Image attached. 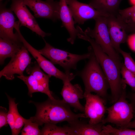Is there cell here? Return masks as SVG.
I'll use <instances>...</instances> for the list:
<instances>
[{
	"mask_svg": "<svg viewBox=\"0 0 135 135\" xmlns=\"http://www.w3.org/2000/svg\"><path fill=\"white\" fill-rule=\"evenodd\" d=\"M36 112L34 120L40 126L46 123L56 124L64 121L69 123L82 118H86L84 113L76 114L71 110L70 106L63 100L51 99L41 103L34 104Z\"/></svg>",
	"mask_w": 135,
	"mask_h": 135,
	"instance_id": "cell-1",
	"label": "cell"
},
{
	"mask_svg": "<svg viewBox=\"0 0 135 135\" xmlns=\"http://www.w3.org/2000/svg\"><path fill=\"white\" fill-rule=\"evenodd\" d=\"M82 39L90 44L94 53L108 80L111 91V102L114 103L126 88V84L121 77V68L103 51L94 39L86 34L83 36Z\"/></svg>",
	"mask_w": 135,
	"mask_h": 135,
	"instance_id": "cell-2",
	"label": "cell"
},
{
	"mask_svg": "<svg viewBox=\"0 0 135 135\" xmlns=\"http://www.w3.org/2000/svg\"><path fill=\"white\" fill-rule=\"evenodd\" d=\"M88 50L91 53L88 60L83 69L76 74L83 81L84 93L94 92L106 100L110 88L108 82L90 46Z\"/></svg>",
	"mask_w": 135,
	"mask_h": 135,
	"instance_id": "cell-3",
	"label": "cell"
},
{
	"mask_svg": "<svg viewBox=\"0 0 135 135\" xmlns=\"http://www.w3.org/2000/svg\"><path fill=\"white\" fill-rule=\"evenodd\" d=\"M126 90L111 106L106 108L108 115L102 122L110 123L119 128H126L135 115V106L126 100Z\"/></svg>",
	"mask_w": 135,
	"mask_h": 135,
	"instance_id": "cell-4",
	"label": "cell"
},
{
	"mask_svg": "<svg viewBox=\"0 0 135 135\" xmlns=\"http://www.w3.org/2000/svg\"><path fill=\"white\" fill-rule=\"evenodd\" d=\"M95 21L93 29L88 27L84 31L87 35L94 39L116 64L121 68L123 63L119 53L113 47L108 27L106 17H99Z\"/></svg>",
	"mask_w": 135,
	"mask_h": 135,
	"instance_id": "cell-5",
	"label": "cell"
},
{
	"mask_svg": "<svg viewBox=\"0 0 135 135\" xmlns=\"http://www.w3.org/2000/svg\"><path fill=\"white\" fill-rule=\"evenodd\" d=\"M44 40L45 46L42 49L38 50L39 52L48 58L54 64L61 66L66 72H70L71 69H76L79 62L88 59L90 55V52L88 50L87 53L82 55L73 54L55 48Z\"/></svg>",
	"mask_w": 135,
	"mask_h": 135,
	"instance_id": "cell-6",
	"label": "cell"
},
{
	"mask_svg": "<svg viewBox=\"0 0 135 135\" xmlns=\"http://www.w3.org/2000/svg\"><path fill=\"white\" fill-rule=\"evenodd\" d=\"M20 40L24 46L36 60L39 66L50 77L54 76L62 80V82L68 80H71L75 77V75L70 72H64L57 68L50 61L44 57L37 50L32 46L26 40L22 34L18 26L15 28Z\"/></svg>",
	"mask_w": 135,
	"mask_h": 135,
	"instance_id": "cell-7",
	"label": "cell"
},
{
	"mask_svg": "<svg viewBox=\"0 0 135 135\" xmlns=\"http://www.w3.org/2000/svg\"><path fill=\"white\" fill-rule=\"evenodd\" d=\"M31 58L28 51L24 46L12 58L8 64L0 72V78L4 76L6 79L12 80L14 75H23V72L31 63Z\"/></svg>",
	"mask_w": 135,
	"mask_h": 135,
	"instance_id": "cell-8",
	"label": "cell"
},
{
	"mask_svg": "<svg viewBox=\"0 0 135 135\" xmlns=\"http://www.w3.org/2000/svg\"><path fill=\"white\" fill-rule=\"evenodd\" d=\"M24 4L33 12L36 18L50 19L55 22L60 19L59 1L54 0H23Z\"/></svg>",
	"mask_w": 135,
	"mask_h": 135,
	"instance_id": "cell-9",
	"label": "cell"
},
{
	"mask_svg": "<svg viewBox=\"0 0 135 135\" xmlns=\"http://www.w3.org/2000/svg\"><path fill=\"white\" fill-rule=\"evenodd\" d=\"M86 100L84 113L89 119L88 123L95 124L102 122L106 110V100L96 94L84 93Z\"/></svg>",
	"mask_w": 135,
	"mask_h": 135,
	"instance_id": "cell-10",
	"label": "cell"
},
{
	"mask_svg": "<svg viewBox=\"0 0 135 135\" xmlns=\"http://www.w3.org/2000/svg\"><path fill=\"white\" fill-rule=\"evenodd\" d=\"M10 9L18 17L20 26H25L43 38L51 34L43 31L40 28L34 16L24 4L23 0H11Z\"/></svg>",
	"mask_w": 135,
	"mask_h": 135,
	"instance_id": "cell-11",
	"label": "cell"
},
{
	"mask_svg": "<svg viewBox=\"0 0 135 135\" xmlns=\"http://www.w3.org/2000/svg\"><path fill=\"white\" fill-rule=\"evenodd\" d=\"M74 19L75 24H82L88 20L100 16L107 17L109 15L100 12L89 4L78 0H65Z\"/></svg>",
	"mask_w": 135,
	"mask_h": 135,
	"instance_id": "cell-12",
	"label": "cell"
},
{
	"mask_svg": "<svg viewBox=\"0 0 135 135\" xmlns=\"http://www.w3.org/2000/svg\"><path fill=\"white\" fill-rule=\"evenodd\" d=\"M108 31L112 45L118 53L121 44L127 41L128 36L124 22L120 14L109 15L106 17Z\"/></svg>",
	"mask_w": 135,
	"mask_h": 135,
	"instance_id": "cell-13",
	"label": "cell"
},
{
	"mask_svg": "<svg viewBox=\"0 0 135 135\" xmlns=\"http://www.w3.org/2000/svg\"><path fill=\"white\" fill-rule=\"evenodd\" d=\"M12 11L0 2V38L18 44L22 43L18 34L14 32L16 22Z\"/></svg>",
	"mask_w": 135,
	"mask_h": 135,
	"instance_id": "cell-14",
	"label": "cell"
},
{
	"mask_svg": "<svg viewBox=\"0 0 135 135\" xmlns=\"http://www.w3.org/2000/svg\"><path fill=\"white\" fill-rule=\"evenodd\" d=\"M71 81L67 80L63 82L60 93L62 100L75 110L84 112V107L81 104L80 100L84 98V92L79 84H72Z\"/></svg>",
	"mask_w": 135,
	"mask_h": 135,
	"instance_id": "cell-15",
	"label": "cell"
},
{
	"mask_svg": "<svg viewBox=\"0 0 135 135\" xmlns=\"http://www.w3.org/2000/svg\"><path fill=\"white\" fill-rule=\"evenodd\" d=\"M68 124L70 135H104L102 122L92 124L78 120Z\"/></svg>",
	"mask_w": 135,
	"mask_h": 135,
	"instance_id": "cell-16",
	"label": "cell"
},
{
	"mask_svg": "<svg viewBox=\"0 0 135 135\" xmlns=\"http://www.w3.org/2000/svg\"><path fill=\"white\" fill-rule=\"evenodd\" d=\"M60 17L62 22V27H64L68 32L70 37L67 40L73 44L77 37V31L72 14L65 0H59Z\"/></svg>",
	"mask_w": 135,
	"mask_h": 135,
	"instance_id": "cell-17",
	"label": "cell"
},
{
	"mask_svg": "<svg viewBox=\"0 0 135 135\" xmlns=\"http://www.w3.org/2000/svg\"><path fill=\"white\" fill-rule=\"evenodd\" d=\"M122 0H90L89 4L96 10L108 15L119 14Z\"/></svg>",
	"mask_w": 135,
	"mask_h": 135,
	"instance_id": "cell-18",
	"label": "cell"
},
{
	"mask_svg": "<svg viewBox=\"0 0 135 135\" xmlns=\"http://www.w3.org/2000/svg\"><path fill=\"white\" fill-rule=\"evenodd\" d=\"M23 46L0 38V63L3 64L5 59L12 58L16 54Z\"/></svg>",
	"mask_w": 135,
	"mask_h": 135,
	"instance_id": "cell-19",
	"label": "cell"
},
{
	"mask_svg": "<svg viewBox=\"0 0 135 135\" xmlns=\"http://www.w3.org/2000/svg\"><path fill=\"white\" fill-rule=\"evenodd\" d=\"M40 67L37 62L31 63L26 69V72L33 76L38 81L41 83H49V78L51 77L45 74L41 70Z\"/></svg>",
	"mask_w": 135,
	"mask_h": 135,
	"instance_id": "cell-20",
	"label": "cell"
},
{
	"mask_svg": "<svg viewBox=\"0 0 135 135\" xmlns=\"http://www.w3.org/2000/svg\"><path fill=\"white\" fill-rule=\"evenodd\" d=\"M40 132L42 135H70L67 126L61 127L51 123L44 124Z\"/></svg>",
	"mask_w": 135,
	"mask_h": 135,
	"instance_id": "cell-21",
	"label": "cell"
},
{
	"mask_svg": "<svg viewBox=\"0 0 135 135\" xmlns=\"http://www.w3.org/2000/svg\"><path fill=\"white\" fill-rule=\"evenodd\" d=\"M24 126L21 131L22 135H41L39 124L33 119L32 117L29 119H25Z\"/></svg>",
	"mask_w": 135,
	"mask_h": 135,
	"instance_id": "cell-22",
	"label": "cell"
},
{
	"mask_svg": "<svg viewBox=\"0 0 135 135\" xmlns=\"http://www.w3.org/2000/svg\"><path fill=\"white\" fill-rule=\"evenodd\" d=\"M102 132L104 135H135V130L128 128H117L110 124L103 125Z\"/></svg>",
	"mask_w": 135,
	"mask_h": 135,
	"instance_id": "cell-23",
	"label": "cell"
},
{
	"mask_svg": "<svg viewBox=\"0 0 135 135\" xmlns=\"http://www.w3.org/2000/svg\"><path fill=\"white\" fill-rule=\"evenodd\" d=\"M9 102V110L7 112L8 124L9 125L11 131L14 128L15 119L19 113L18 108V104H16L14 99L8 96Z\"/></svg>",
	"mask_w": 135,
	"mask_h": 135,
	"instance_id": "cell-24",
	"label": "cell"
},
{
	"mask_svg": "<svg viewBox=\"0 0 135 135\" xmlns=\"http://www.w3.org/2000/svg\"><path fill=\"white\" fill-rule=\"evenodd\" d=\"M17 77L27 85L28 89V94L31 97L33 93L38 92V82L33 76L30 74L28 76H26L23 75Z\"/></svg>",
	"mask_w": 135,
	"mask_h": 135,
	"instance_id": "cell-25",
	"label": "cell"
},
{
	"mask_svg": "<svg viewBox=\"0 0 135 135\" xmlns=\"http://www.w3.org/2000/svg\"><path fill=\"white\" fill-rule=\"evenodd\" d=\"M120 73L124 82L129 86L135 92V74L128 70L123 63L120 68Z\"/></svg>",
	"mask_w": 135,
	"mask_h": 135,
	"instance_id": "cell-26",
	"label": "cell"
},
{
	"mask_svg": "<svg viewBox=\"0 0 135 135\" xmlns=\"http://www.w3.org/2000/svg\"><path fill=\"white\" fill-rule=\"evenodd\" d=\"M119 53L123 56L124 59V64L129 70L135 74V62L130 53L125 52L121 49Z\"/></svg>",
	"mask_w": 135,
	"mask_h": 135,
	"instance_id": "cell-27",
	"label": "cell"
},
{
	"mask_svg": "<svg viewBox=\"0 0 135 135\" xmlns=\"http://www.w3.org/2000/svg\"><path fill=\"white\" fill-rule=\"evenodd\" d=\"M25 119L19 113L18 114L14 121L13 129L11 131L12 135H18L21 132L24 124Z\"/></svg>",
	"mask_w": 135,
	"mask_h": 135,
	"instance_id": "cell-28",
	"label": "cell"
},
{
	"mask_svg": "<svg viewBox=\"0 0 135 135\" xmlns=\"http://www.w3.org/2000/svg\"><path fill=\"white\" fill-rule=\"evenodd\" d=\"M0 128L8 124L7 110L5 108L0 106Z\"/></svg>",
	"mask_w": 135,
	"mask_h": 135,
	"instance_id": "cell-29",
	"label": "cell"
},
{
	"mask_svg": "<svg viewBox=\"0 0 135 135\" xmlns=\"http://www.w3.org/2000/svg\"><path fill=\"white\" fill-rule=\"evenodd\" d=\"M135 12V5L123 10H120L119 13L122 17H124L128 15Z\"/></svg>",
	"mask_w": 135,
	"mask_h": 135,
	"instance_id": "cell-30",
	"label": "cell"
},
{
	"mask_svg": "<svg viewBox=\"0 0 135 135\" xmlns=\"http://www.w3.org/2000/svg\"><path fill=\"white\" fill-rule=\"evenodd\" d=\"M127 41L130 48L135 51V33L128 36Z\"/></svg>",
	"mask_w": 135,
	"mask_h": 135,
	"instance_id": "cell-31",
	"label": "cell"
},
{
	"mask_svg": "<svg viewBox=\"0 0 135 135\" xmlns=\"http://www.w3.org/2000/svg\"><path fill=\"white\" fill-rule=\"evenodd\" d=\"M121 17L126 23H135V12L131 13L124 17Z\"/></svg>",
	"mask_w": 135,
	"mask_h": 135,
	"instance_id": "cell-32",
	"label": "cell"
},
{
	"mask_svg": "<svg viewBox=\"0 0 135 135\" xmlns=\"http://www.w3.org/2000/svg\"><path fill=\"white\" fill-rule=\"evenodd\" d=\"M124 24L125 30L127 33H135V23H126L124 22Z\"/></svg>",
	"mask_w": 135,
	"mask_h": 135,
	"instance_id": "cell-33",
	"label": "cell"
},
{
	"mask_svg": "<svg viewBox=\"0 0 135 135\" xmlns=\"http://www.w3.org/2000/svg\"><path fill=\"white\" fill-rule=\"evenodd\" d=\"M126 97L129 100L130 102L135 106V92L127 94Z\"/></svg>",
	"mask_w": 135,
	"mask_h": 135,
	"instance_id": "cell-34",
	"label": "cell"
},
{
	"mask_svg": "<svg viewBox=\"0 0 135 135\" xmlns=\"http://www.w3.org/2000/svg\"><path fill=\"white\" fill-rule=\"evenodd\" d=\"M126 128H135V118L133 120L130 122Z\"/></svg>",
	"mask_w": 135,
	"mask_h": 135,
	"instance_id": "cell-35",
	"label": "cell"
},
{
	"mask_svg": "<svg viewBox=\"0 0 135 135\" xmlns=\"http://www.w3.org/2000/svg\"><path fill=\"white\" fill-rule=\"evenodd\" d=\"M130 3L133 5H135V0H129Z\"/></svg>",
	"mask_w": 135,
	"mask_h": 135,
	"instance_id": "cell-36",
	"label": "cell"
}]
</instances>
